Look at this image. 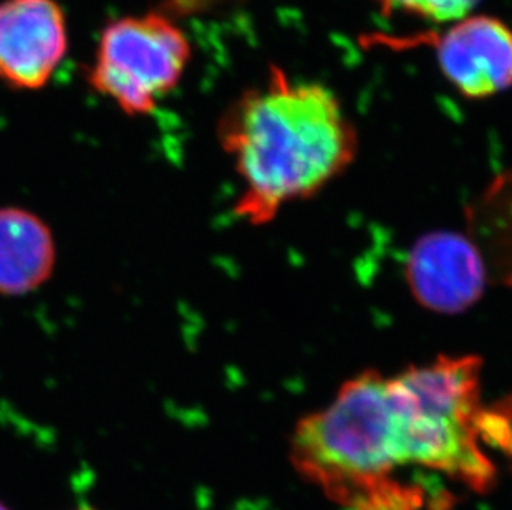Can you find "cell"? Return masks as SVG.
Returning <instances> with one entry per match:
<instances>
[{
    "label": "cell",
    "instance_id": "6da1fadb",
    "mask_svg": "<svg viewBox=\"0 0 512 510\" xmlns=\"http://www.w3.org/2000/svg\"><path fill=\"white\" fill-rule=\"evenodd\" d=\"M481 368V358L466 355L395 376L363 371L300 421L295 466L345 504L403 466L430 467L483 491L494 477L484 444L501 441L511 424L481 403Z\"/></svg>",
    "mask_w": 512,
    "mask_h": 510
},
{
    "label": "cell",
    "instance_id": "7a4b0ae2",
    "mask_svg": "<svg viewBox=\"0 0 512 510\" xmlns=\"http://www.w3.org/2000/svg\"><path fill=\"white\" fill-rule=\"evenodd\" d=\"M218 135L242 181L236 214L252 226L315 196L358 151L357 130L337 95L320 83L292 80L279 67L224 111Z\"/></svg>",
    "mask_w": 512,
    "mask_h": 510
},
{
    "label": "cell",
    "instance_id": "3957f363",
    "mask_svg": "<svg viewBox=\"0 0 512 510\" xmlns=\"http://www.w3.org/2000/svg\"><path fill=\"white\" fill-rule=\"evenodd\" d=\"M191 58L183 30L151 12L108 24L98 45L90 83L128 115H150L176 88Z\"/></svg>",
    "mask_w": 512,
    "mask_h": 510
},
{
    "label": "cell",
    "instance_id": "277c9868",
    "mask_svg": "<svg viewBox=\"0 0 512 510\" xmlns=\"http://www.w3.org/2000/svg\"><path fill=\"white\" fill-rule=\"evenodd\" d=\"M418 44L430 45L446 80L463 97L488 98L512 87V29L489 15H466Z\"/></svg>",
    "mask_w": 512,
    "mask_h": 510
},
{
    "label": "cell",
    "instance_id": "5b68a950",
    "mask_svg": "<svg viewBox=\"0 0 512 510\" xmlns=\"http://www.w3.org/2000/svg\"><path fill=\"white\" fill-rule=\"evenodd\" d=\"M67 52L65 15L55 0H5L0 4V78L37 90Z\"/></svg>",
    "mask_w": 512,
    "mask_h": 510
},
{
    "label": "cell",
    "instance_id": "8992f818",
    "mask_svg": "<svg viewBox=\"0 0 512 510\" xmlns=\"http://www.w3.org/2000/svg\"><path fill=\"white\" fill-rule=\"evenodd\" d=\"M406 277L425 308L456 313L483 295L486 274L473 242L456 232H431L411 249Z\"/></svg>",
    "mask_w": 512,
    "mask_h": 510
},
{
    "label": "cell",
    "instance_id": "52a82bcc",
    "mask_svg": "<svg viewBox=\"0 0 512 510\" xmlns=\"http://www.w3.org/2000/svg\"><path fill=\"white\" fill-rule=\"evenodd\" d=\"M55 242L40 217L19 207L0 209V295H24L52 275Z\"/></svg>",
    "mask_w": 512,
    "mask_h": 510
},
{
    "label": "cell",
    "instance_id": "ba28073f",
    "mask_svg": "<svg viewBox=\"0 0 512 510\" xmlns=\"http://www.w3.org/2000/svg\"><path fill=\"white\" fill-rule=\"evenodd\" d=\"M388 12L431 20L435 24H450L471 14L479 0H375Z\"/></svg>",
    "mask_w": 512,
    "mask_h": 510
},
{
    "label": "cell",
    "instance_id": "9c48e42d",
    "mask_svg": "<svg viewBox=\"0 0 512 510\" xmlns=\"http://www.w3.org/2000/svg\"><path fill=\"white\" fill-rule=\"evenodd\" d=\"M347 506L348 510H420L421 494L387 479L360 492Z\"/></svg>",
    "mask_w": 512,
    "mask_h": 510
},
{
    "label": "cell",
    "instance_id": "30bf717a",
    "mask_svg": "<svg viewBox=\"0 0 512 510\" xmlns=\"http://www.w3.org/2000/svg\"><path fill=\"white\" fill-rule=\"evenodd\" d=\"M0 510H9L7 507L4 506V504H0Z\"/></svg>",
    "mask_w": 512,
    "mask_h": 510
}]
</instances>
